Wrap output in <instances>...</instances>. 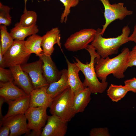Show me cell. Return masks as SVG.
<instances>
[{
  "label": "cell",
  "instance_id": "cell-1",
  "mask_svg": "<svg viewBox=\"0 0 136 136\" xmlns=\"http://www.w3.org/2000/svg\"><path fill=\"white\" fill-rule=\"evenodd\" d=\"M129 49L125 47L118 55L112 58L109 56L105 58L100 56L94 60V67L97 77L101 82H105L110 74L118 79L123 78L124 72L128 68Z\"/></svg>",
  "mask_w": 136,
  "mask_h": 136
},
{
  "label": "cell",
  "instance_id": "cell-2",
  "mask_svg": "<svg viewBox=\"0 0 136 136\" xmlns=\"http://www.w3.org/2000/svg\"><path fill=\"white\" fill-rule=\"evenodd\" d=\"M101 30L102 29L99 28L96 30L94 39L90 44L101 58H105L117 54L120 47L129 41L130 30L128 25L124 27L121 35L116 37L104 38L101 34Z\"/></svg>",
  "mask_w": 136,
  "mask_h": 136
},
{
  "label": "cell",
  "instance_id": "cell-3",
  "mask_svg": "<svg viewBox=\"0 0 136 136\" xmlns=\"http://www.w3.org/2000/svg\"><path fill=\"white\" fill-rule=\"evenodd\" d=\"M86 49L90 56V62L84 63L76 57H75L76 62H74L79 67L85 76V79L83 83L84 87L88 88L91 93H102L107 88L108 83L107 81L100 82L96 73L94 67L95 59L100 56L91 44H89Z\"/></svg>",
  "mask_w": 136,
  "mask_h": 136
},
{
  "label": "cell",
  "instance_id": "cell-4",
  "mask_svg": "<svg viewBox=\"0 0 136 136\" xmlns=\"http://www.w3.org/2000/svg\"><path fill=\"white\" fill-rule=\"evenodd\" d=\"M74 95L69 87L53 98L49 107L51 114L65 122L70 121L76 114L73 106Z\"/></svg>",
  "mask_w": 136,
  "mask_h": 136
},
{
  "label": "cell",
  "instance_id": "cell-5",
  "mask_svg": "<svg viewBox=\"0 0 136 136\" xmlns=\"http://www.w3.org/2000/svg\"><path fill=\"white\" fill-rule=\"evenodd\" d=\"M24 41L15 40L3 55L2 67H10L26 63L31 53L26 48Z\"/></svg>",
  "mask_w": 136,
  "mask_h": 136
},
{
  "label": "cell",
  "instance_id": "cell-6",
  "mask_svg": "<svg viewBox=\"0 0 136 136\" xmlns=\"http://www.w3.org/2000/svg\"><path fill=\"white\" fill-rule=\"evenodd\" d=\"M96 30L93 28L81 29L71 35L64 44L65 48L69 51L76 52L85 49L93 40Z\"/></svg>",
  "mask_w": 136,
  "mask_h": 136
},
{
  "label": "cell",
  "instance_id": "cell-7",
  "mask_svg": "<svg viewBox=\"0 0 136 136\" xmlns=\"http://www.w3.org/2000/svg\"><path fill=\"white\" fill-rule=\"evenodd\" d=\"M104 8V15L105 23L103 25L101 34L103 36L108 26L114 21L123 20L126 17L132 15V11L129 10L124 6L123 3L111 4L109 0H99Z\"/></svg>",
  "mask_w": 136,
  "mask_h": 136
},
{
  "label": "cell",
  "instance_id": "cell-8",
  "mask_svg": "<svg viewBox=\"0 0 136 136\" xmlns=\"http://www.w3.org/2000/svg\"><path fill=\"white\" fill-rule=\"evenodd\" d=\"M47 108L40 107H29L25 114L28 121L27 127L30 131L41 133L48 116Z\"/></svg>",
  "mask_w": 136,
  "mask_h": 136
},
{
  "label": "cell",
  "instance_id": "cell-9",
  "mask_svg": "<svg viewBox=\"0 0 136 136\" xmlns=\"http://www.w3.org/2000/svg\"><path fill=\"white\" fill-rule=\"evenodd\" d=\"M43 62L40 59L34 62L21 65L22 70L28 75L34 89L49 85L43 74Z\"/></svg>",
  "mask_w": 136,
  "mask_h": 136
},
{
  "label": "cell",
  "instance_id": "cell-10",
  "mask_svg": "<svg viewBox=\"0 0 136 136\" xmlns=\"http://www.w3.org/2000/svg\"><path fill=\"white\" fill-rule=\"evenodd\" d=\"M27 119L25 114L12 115L6 118H3L0 123L2 125L8 126L10 130V136H18L30 132L27 127Z\"/></svg>",
  "mask_w": 136,
  "mask_h": 136
},
{
  "label": "cell",
  "instance_id": "cell-11",
  "mask_svg": "<svg viewBox=\"0 0 136 136\" xmlns=\"http://www.w3.org/2000/svg\"><path fill=\"white\" fill-rule=\"evenodd\" d=\"M47 123L42 128L41 136H64L67 128V122L55 115L48 116Z\"/></svg>",
  "mask_w": 136,
  "mask_h": 136
},
{
  "label": "cell",
  "instance_id": "cell-12",
  "mask_svg": "<svg viewBox=\"0 0 136 136\" xmlns=\"http://www.w3.org/2000/svg\"><path fill=\"white\" fill-rule=\"evenodd\" d=\"M60 38V31L58 27H54L47 31L42 36L41 46L43 53L47 55L51 56L54 52V46L56 44L58 45L63 53Z\"/></svg>",
  "mask_w": 136,
  "mask_h": 136
},
{
  "label": "cell",
  "instance_id": "cell-13",
  "mask_svg": "<svg viewBox=\"0 0 136 136\" xmlns=\"http://www.w3.org/2000/svg\"><path fill=\"white\" fill-rule=\"evenodd\" d=\"M9 68L13 74L14 83L19 87L27 95H30L34 89L28 75L22 70L20 65Z\"/></svg>",
  "mask_w": 136,
  "mask_h": 136
},
{
  "label": "cell",
  "instance_id": "cell-14",
  "mask_svg": "<svg viewBox=\"0 0 136 136\" xmlns=\"http://www.w3.org/2000/svg\"><path fill=\"white\" fill-rule=\"evenodd\" d=\"M48 86L33 89L30 94V107L49 108L53 98L47 92Z\"/></svg>",
  "mask_w": 136,
  "mask_h": 136
},
{
  "label": "cell",
  "instance_id": "cell-15",
  "mask_svg": "<svg viewBox=\"0 0 136 136\" xmlns=\"http://www.w3.org/2000/svg\"><path fill=\"white\" fill-rule=\"evenodd\" d=\"M39 57L43 62V74L47 83L49 84L59 80L61 77V71L58 70L51 56L43 53Z\"/></svg>",
  "mask_w": 136,
  "mask_h": 136
},
{
  "label": "cell",
  "instance_id": "cell-16",
  "mask_svg": "<svg viewBox=\"0 0 136 136\" xmlns=\"http://www.w3.org/2000/svg\"><path fill=\"white\" fill-rule=\"evenodd\" d=\"M67 66L68 83L71 91L74 94L84 89L85 87L81 81L79 73L80 70L74 62H71L65 56Z\"/></svg>",
  "mask_w": 136,
  "mask_h": 136
},
{
  "label": "cell",
  "instance_id": "cell-17",
  "mask_svg": "<svg viewBox=\"0 0 136 136\" xmlns=\"http://www.w3.org/2000/svg\"><path fill=\"white\" fill-rule=\"evenodd\" d=\"M30 96L27 95L15 100L7 101L8 111L3 118L19 114H25L30 107Z\"/></svg>",
  "mask_w": 136,
  "mask_h": 136
},
{
  "label": "cell",
  "instance_id": "cell-18",
  "mask_svg": "<svg viewBox=\"0 0 136 136\" xmlns=\"http://www.w3.org/2000/svg\"><path fill=\"white\" fill-rule=\"evenodd\" d=\"M27 94L16 86L13 81L6 83L0 82V96L5 101L15 100Z\"/></svg>",
  "mask_w": 136,
  "mask_h": 136
},
{
  "label": "cell",
  "instance_id": "cell-19",
  "mask_svg": "<svg viewBox=\"0 0 136 136\" xmlns=\"http://www.w3.org/2000/svg\"><path fill=\"white\" fill-rule=\"evenodd\" d=\"M61 71L60 78L49 84L47 89V93L53 98L70 87L68 81L67 70L63 69Z\"/></svg>",
  "mask_w": 136,
  "mask_h": 136
},
{
  "label": "cell",
  "instance_id": "cell-20",
  "mask_svg": "<svg viewBox=\"0 0 136 136\" xmlns=\"http://www.w3.org/2000/svg\"><path fill=\"white\" fill-rule=\"evenodd\" d=\"M91 92L89 89L85 87L74 94L73 104L76 113L83 112L91 99Z\"/></svg>",
  "mask_w": 136,
  "mask_h": 136
},
{
  "label": "cell",
  "instance_id": "cell-21",
  "mask_svg": "<svg viewBox=\"0 0 136 136\" xmlns=\"http://www.w3.org/2000/svg\"><path fill=\"white\" fill-rule=\"evenodd\" d=\"M39 31L38 26L36 24L25 27L15 24L14 27L11 29L10 33L14 40L23 41L27 37L36 34Z\"/></svg>",
  "mask_w": 136,
  "mask_h": 136
},
{
  "label": "cell",
  "instance_id": "cell-22",
  "mask_svg": "<svg viewBox=\"0 0 136 136\" xmlns=\"http://www.w3.org/2000/svg\"><path fill=\"white\" fill-rule=\"evenodd\" d=\"M42 36L36 34L30 36L24 41L26 48L31 53L40 57L43 53L41 46Z\"/></svg>",
  "mask_w": 136,
  "mask_h": 136
},
{
  "label": "cell",
  "instance_id": "cell-23",
  "mask_svg": "<svg viewBox=\"0 0 136 136\" xmlns=\"http://www.w3.org/2000/svg\"><path fill=\"white\" fill-rule=\"evenodd\" d=\"M129 91L125 85L111 84L107 90V94L112 101L117 102L123 98Z\"/></svg>",
  "mask_w": 136,
  "mask_h": 136
},
{
  "label": "cell",
  "instance_id": "cell-24",
  "mask_svg": "<svg viewBox=\"0 0 136 136\" xmlns=\"http://www.w3.org/2000/svg\"><path fill=\"white\" fill-rule=\"evenodd\" d=\"M6 27L3 25H1L0 26V47L3 55L12 45L14 40L8 32Z\"/></svg>",
  "mask_w": 136,
  "mask_h": 136
},
{
  "label": "cell",
  "instance_id": "cell-25",
  "mask_svg": "<svg viewBox=\"0 0 136 136\" xmlns=\"http://www.w3.org/2000/svg\"><path fill=\"white\" fill-rule=\"evenodd\" d=\"M37 20V15L35 12L27 10L23 12L19 22L15 24L23 27H30L36 24Z\"/></svg>",
  "mask_w": 136,
  "mask_h": 136
},
{
  "label": "cell",
  "instance_id": "cell-26",
  "mask_svg": "<svg viewBox=\"0 0 136 136\" xmlns=\"http://www.w3.org/2000/svg\"><path fill=\"white\" fill-rule=\"evenodd\" d=\"M63 4L64 10L62 14L60 19L61 23H66L67 21V17L70 13L71 8L76 6L78 4L79 1L78 0H59Z\"/></svg>",
  "mask_w": 136,
  "mask_h": 136
},
{
  "label": "cell",
  "instance_id": "cell-27",
  "mask_svg": "<svg viewBox=\"0 0 136 136\" xmlns=\"http://www.w3.org/2000/svg\"><path fill=\"white\" fill-rule=\"evenodd\" d=\"M11 8L0 3V24L6 26H9L12 23L11 17L10 14Z\"/></svg>",
  "mask_w": 136,
  "mask_h": 136
},
{
  "label": "cell",
  "instance_id": "cell-28",
  "mask_svg": "<svg viewBox=\"0 0 136 136\" xmlns=\"http://www.w3.org/2000/svg\"><path fill=\"white\" fill-rule=\"evenodd\" d=\"M12 73L10 69H7L0 67V82L6 83L13 81Z\"/></svg>",
  "mask_w": 136,
  "mask_h": 136
},
{
  "label": "cell",
  "instance_id": "cell-29",
  "mask_svg": "<svg viewBox=\"0 0 136 136\" xmlns=\"http://www.w3.org/2000/svg\"><path fill=\"white\" fill-rule=\"evenodd\" d=\"M90 136H110L108 129L105 128H94L90 131Z\"/></svg>",
  "mask_w": 136,
  "mask_h": 136
},
{
  "label": "cell",
  "instance_id": "cell-30",
  "mask_svg": "<svg viewBox=\"0 0 136 136\" xmlns=\"http://www.w3.org/2000/svg\"><path fill=\"white\" fill-rule=\"evenodd\" d=\"M133 66H136V44L129 51L128 54V67Z\"/></svg>",
  "mask_w": 136,
  "mask_h": 136
},
{
  "label": "cell",
  "instance_id": "cell-31",
  "mask_svg": "<svg viewBox=\"0 0 136 136\" xmlns=\"http://www.w3.org/2000/svg\"><path fill=\"white\" fill-rule=\"evenodd\" d=\"M124 83L129 91L136 93V77L126 80L124 81Z\"/></svg>",
  "mask_w": 136,
  "mask_h": 136
},
{
  "label": "cell",
  "instance_id": "cell-32",
  "mask_svg": "<svg viewBox=\"0 0 136 136\" xmlns=\"http://www.w3.org/2000/svg\"><path fill=\"white\" fill-rule=\"evenodd\" d=\"M10 133L9 128L6 125H3L1 127L0 129V136H8Z\"/></svg>",
  "mask_w": 136,
  "mask_h": 136
},
{
  "label": "cell",
  "instance_id": "cell-33",
  "mask_svg": "<svg viewBox=\"0 0 136 136\" xmlns=\"http://www.w3.org/2000/svg\"><path fill=\"white\" fill-rule=\"evenodd\" d=\"M129 41L133 42L136 44V23L134 27L132 33L129 37Z\"/></svg>",
  "mask_w": 136,
  "mask_h": 136
},
{
  "label": "cell",
  "instance_id": "cell-34",
  "mask_svg": "<svg viewBox=\"0 0 136 136\" xmlns=\"http://www.w3.org/2000/svg\"><path fill=\"white\" fill-rule=\"evenodd\" d=\"M5 102V99L3 97H0V123H1L3 120V117L2 112V106L3 103Z\"/></svg>",
  "mask_w": 136,
  "mask_h": 136
},
{
  "label": "cell",
  "instance_id": "cell-35",
  "mask_svg": "<svg viewBox=\"0 0 136 136\" xmlns=\"http://www.w3.org/2000/svg\"><path fill=\"white\" fill-rule=\"evenodd\" d=\"M24 10L23 12H25L27 11V10L26 9V3L28 0H24ZM47 1H49L50 0H46Z\"/></svg>",
  "mask_w": 136,
  "mask_h": 136
},
{
  "label": "cell",
  "instance_id": "cell-36",
  "mask_svg": "<svg viewBox=\"0 0 136 136\" xmlns=\"http://www.w3.org/2000/svg\"><path fill=\"white\" fill-rule=\"evenodd\" d=\"M78 0V1H83V0Z\"/></svg>",
  "mask_w": 136,
  "mask_h": 136
}]
</instances>
